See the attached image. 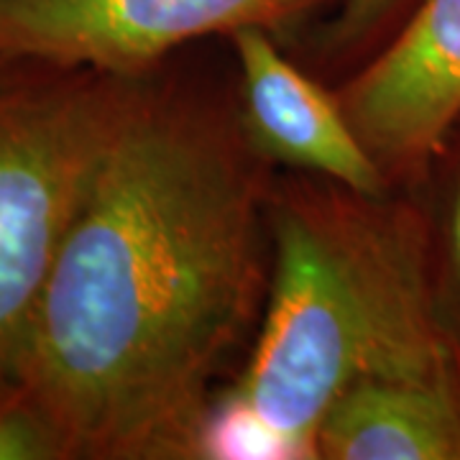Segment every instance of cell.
Masks as SVG:
<instances>
[{
  "label": "cell",
  "mask_w": 460,
  "mask_h": 460,
  "mask_svg": "<svg viewBox=\"0 0 460 460\" xmlns=\"http://www.w3.org/2000/svg\"><path fill=\"white\" fill-rule=\"evenodd\" d=\"M263 202L230 123L144 84L54 261L18 374L65 460L199 458L215 378L261 307Z\"/></svg>",
  "instance_id": "6da1fadb"
},
{
  "label": "cell",
  "mask_w": 460,
  "mask_h": 460,
  "mask_svg": "<svg viewBox=\"0 0 460 460\" xmlns=\"http://www.w3.org/2000/svg\"><path fill=\"white\" fill-rule=\"evenodd\" d=\"M271 226V295L235 392L299 458H317V428L348 386L460 376L425 210L325 180L284 190Z\"/></svg>",
  "instance_id": "7a4b0ae2"
},
{
  "label": "cell",
  "mask_w": 460,
  "mask_h": 460,
  "mask_svg": "<svg viewBox=\"0 0 460 460\" xmlns=\"http://www.w3.org/2000/svg\"><path fill=\"white\" fill-rule=\"evenodd\" d=\"M141 90V77L0 57V394L18 389L41 292Z\"/></svg>",
  "instance_id": "3957f363"
},
{
  "label": "cell",
  "mask_w": 460,
  "mask_h": 460,
  "mask_svg": "<svg viewBox=\"0 0 460 460\" xmlns=\"http://www.w3.org/2000/svg\"><path fill=\"white\" fill-rule=\"evenodd\" d=\"M341 0H0V57L144 77L210 33L295 29Z\"/></svg>",
  "instance_id": "277c9868"
},
{
  "label": "cell",
  "mask_w": 460,
  "mask_h": 460,
  "mask_svg": "<svg viewBox=\"0 0 460 460\" xmlns=\"http://www.w3.org/2000/svg\"><path fill=\"white\" fill-rule=\"evenodd\" d=\"M335 98L389 184L429 181L460 123V0H420Z\"/></svg>",
  "instance_id": "5b68a950"
},
{
  "label": "cell",
  "mask_w": 460,
  "mask_h": 460,
  "mask_svg": "<svg viewBox=\"0 0 460 460\" xmlns=\"http://www.w3.org/2000/svg\"><path fill=\"white\" fill-rule=\"evenodd\" d=\"M230 39L243 75L253 141L274 159L302 166L353 192L386 195L389 180L353 131L338 98L281 57L269 31L243 29Z\"/></svg>",
  "instance_id": "8992f818"
},
{
  "label": "cell",
  "mask_w": 460,
  "mask_h": 460,
  "mask_svg": "<svg viewBox=\"0 0 460 460\" xmlns=\"http://www.w3.org/2000/svg\"><path fill=\"white\" fill-rule=\"evenodd\" d=\"M317 458L460 460V376L348 386L317 428Z\"/></svg>",
  "instance_id": "52a82bcc"
},
{
  "label": "cell",
  "mask_w": 460,
  "mask_h": 460,
  "mask_svg": "<svg viewBox=\"0 0 460 460\" xmlns=\"http://www.w3.org/2000/svg\"><path fill=\"white\" fill-rule=\"evenodd\" d=\"M199 458L302 460L295 445L281 438L238 392L215 399L202 429Z\"/></svg>",
  "instance_id": "ba28073f"
},
{
  "label": "cell",
  "mask_w": 460,
  "mask_h": 460,
  "mask_svg": "<svg viewBox=\"0 0 460 460\" xmlns=\"http://www.w3.org/2000/svg\"><path fill=\"white\" fill-rule=\"evenodd\" d=\"M420 0H341L325 33L332 54H361L381 47L407 21Z\"/></svg>",
  "instance_id": "9c48e42d"
},
{
  "label": "cell",
  "mask_w": 460,
  "mask_h": 460,
  "mask_svg": "<svg viewBox=\"0 0 460 460\" xmlns=\"http://www.w3.org/2000/svg\"><path fill=\"white\" fill-rule=\"evenodd\" d=\"M0 460H65L57 432L21 389L0 394Z\"/></svg>",
  "instance_id": "30bf717a"
},
{
  "label": "cell",
  "mask_w": 460,
  "mask_h": 460,
  "mask_svg": "<svg viewBox=\"0 0 460 460\" xmlns=\"http://www.w3.org/2000/svg\"><path fill=\"white\" fill-rule=\"evenodd\" d=\"M447 138H456L460 144V123ZM443 154L453 156V151L447 148H443ZM432 253H435V274H438L443 310L453 330L460 335V151H456L453 156V187H450L447 215H445L443 253L440 251Z\"/></svg>",
  "instance_id": "8fae6325"
}]
</instances>
